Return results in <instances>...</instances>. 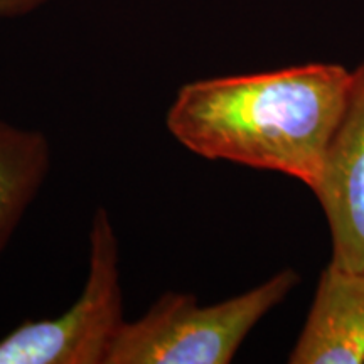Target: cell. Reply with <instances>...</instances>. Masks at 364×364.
I'll return each mask as SVG.
<instances>
[{"label":"cell","instance_id":"obj_1","mask_svg":"<svg viewBox=\"0 0 364 364\" xmlns=\"http://www.w3.org/2000/svg\"><path fill=\"white\" fill-rule=\"evenodd\" d=\"M351 71L307 63L181 86L169 134L196 156L280 172L314 189Z\"/></svg>","mask_w":364,"mask_h":364},{"label":"cell","instance_id":"obj_2","mask_svg":"<svg viewBox=\"0 0 364 364\" xmlns=\"http://www.w3.org/2000/svg\"><path fill=\"white\" fill-rule=\"evenodd\" d=\"M300 284L284 268L247 292L203 306L193 294L166 292L142 317L127 321L108 364H228L255 329Z\"/></svg>","mask_w":364,"mask_h":364},{"label":"cell","instance_id":"obj_3","mask_svg":"<svg viewBox=\"0 0 364 364\" xmlns=\"http://www.w3.org/2000/svg\"><path fill=\"white\" fill-rule=\"evenodd\" d=\"M125 322L118 238L108 211L98 208L80 297L59 316L27 318L4 336L0 364H108Z\"/></svg>","mask_w":364,"mask_h":364},{"label":"cell","instance_id":"obj_4","mask_svg":"<svg viewBox=\"0 0 364 364\" xmlns=\"http://www.w3.org/2000/svg\"><path fill=\"white\" fill-rule=\"evenodd\" d=\"M329 225L331 262L364 268V59L351 71L338 124L312 189Z\"/></svg>","mask_w":364,"mask_h":364},{"label":"cell","instance_id":"obj_5","mask_svg":"<svg viewBox=\"0 0 364 364\" xmlns=\"http://www.w3.org/2000/svg\"><path fill=\"white\" fill-rule=\"evenodd\" d=\"M289 363L364 364V268L327 263Z\"/></svg>","mask_w":364,"mask_h":364},{"label":"cell","instance_id":"obj_6","mask_svg":"<svg viewBox=\"0 0 364 364\" xmlns=\"http://www.w3.org/2000/svg\"><path fill=\"white\" fill-rule=\"evenodd\" d=\"M51 159V142L43 132L0 120V253L38 198Z\"/></svg>","mask_w":364,"mask_h":364},{"label":"cell","instance_id":"obj_7","mask_svg":"<svg viewBox=\"0 0 364 364\" xmlns=\"http://www.w3.org/2000/svg\"><path fill=\"white\" fill-rule=\"evenodd\" d=\"M51 0H0V19L24 16L39 9Z\"/></svg>","mask_w":364,"mask_h":364}]
</instances>
